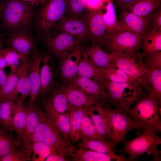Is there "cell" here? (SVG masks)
Here are the masks:
<instances>
[{
  "instance_id": "6da1fadb",
  "label": "cell",
  "mask_w": 161,
  "mask_h": 161,
  "mask_svg": "<svg viewBox=\"0 0 161 161\" xmlns=\"http://www.w3.org/2000/svg\"><path fill=\"white\" fill-rule=\"evenodd\" d=\"M36 10L34 6L21 0H4L0 19V30L9 32L31 30Z\"/></svg>"
},
{
  "instance_id": "7a4b0ae2",
  "label": "cell",
  "mask_w": 161,
  "mask_h": 161,
  "mask_svg": "<svg viewBox=\"0 0 161 161\" xmlns=\"http://www.w3.org/2000/svg\"><path fill=\"white\" fill-rule=\"evenodd\" d=\"M161 104L149 92L136 102L128 113L137 125L138 129H152L161 131Z\"/></svg>"
},
{
  "instance_id": "3957f363",
  "label": "cell",
  "mask_w": 161,
  "mask_h": 161,
  "mask_svg": "<svg viewBox=\"0 0 161 161\" xmlns=\"http://www.w3.org/2000/svg\"><path fill=\"white\" fill-rule=\"evenodd\" d=\"M102 83L108 94L107 102L115 108L127 112L146 93L138 82L118 84L105 80Z\"/></svg>"
},
{
  "instance_id": "277c9868",
  "label": "cell",
  "mask_w": 161,
  "mask_h": 161,
  "mask_svg": "<svg viewBox=\"0 0 161 161\" xmlns=\"http://www.w3.org/2000/svg\"><path fill=\"white\" fill-rule=\"evenodd\" d=\"M69 0H47L35 13L33 24L36 35L40 37L56 26L67 10Z\"/></svg>"
},
{
  "instance_id": "5b68a950",
  "label": "cell",
  "mask_w": 161,
  "mask_h": 161,
  "mask_svg": "<svg viewBox=\"0 0 161 161\" xmlns=\"http://www.w3.org/2000/svg\"><path fill=\"white\" fill-rule=\"evenodd\" d=\"M106 102H98L100 109L109 120L110 141L115 148L126 140V136L130 131L138 129V127L128 112L113 108Z\"/></svg>"
},
{
  "instance_id": "8992f818",
  "label": "cell",
  "mask_w": 161,
  "mask_h": 161,
  "mask_svg": "<svg viewBox=\"0 0 161 161\" xmlns=\"http://www.w3.org/2000/svg\"><path fill=\"white\" fill-rule=\"evenodd\" d=\"M43 142L64 157L69 156L76 150L71 144L68 143L56 128L49 121L45 113L40 111V121L31 140L34 142Z\"/></svg>"
},
{
  "instance_id": "52a82bcc",
  "label": "cell",
  "mask_w": 161,
  "mask_h": 161,
  "mask_svg": "<svg viewBox=\"0 0 161 161\" xmlns=\"http://www.w3.org/2000/svg\"><path fill=\"white\" fill-rule=\"evenodd\" d=\"M158 133L154 129H144L140 136L131 140H125L120 151L129 154L128 157L132 161L136 160L137 157L145 153L148 155L153 154L154 159L160 160L161 153L157 147L161 144V138Z\"/></svg>"
},
{
  "instance_id": "ba28073f",
  "label": "cell",
  "mask_w": 161,
  "mask_h": 161,
  "mask_svg": "<svg viewBox=\"0 0 161 161\" xmlns=\"http://www.w3.org/2000/svg\"><path fill=\"white\" fill-rule=\"evenodd\" d=\"M142 37L124 27L106 38L101 45L111 52L128 55L137 54Z\"/></svg>"
},
{
  "instance_id": "9c48e42d",
  "label": "cell",
  "mask_w": 161,
  "mask_h": 161,
  "mask_svg": "<svg viewBox=\"0 0 161 161\" xmlns=\"http://www.w3.org/2000/svg\"><path fill=\"white\" fill-rule=\"evenodd\" d=\"M112 62L129 75L137 80L148 92L151 88L148 81L146 70L140 57L137 54L128 55L110 52Z\"/></svg>"
},
{
  "instance_id": "30bf717a",
  "label": "cell",
  "mask_w": 161,
  "mask_h": 161,
  "mask_svg": "<svg viewBox=\"0 0 161 161\" xmlns=\"http://www.w3.org/2000/svg\"><path fill=\"white\" fill-rule=\"evenodd\" d=\"M6 41L7 45L21 55L30 57L37 49L36 38L31 30H18L9 32Z\"/></svg>"
},
{
  "instance_id": "8fae6325",
  "label": "cell",
  "mask_w": 161,
  "mask_h": 161,
  "mask_svg": "<svg viewBox=\"0 0 161 161\" xmlns=\"http://www.w3.org/2000/svg\"><path fill=\"white\" fill-rule=\"evenodd\" d=\"M41 37L43 38L45 44L58 59L72 51L82 42L79 39L62 32L55 36L46 34Z\"/></svg>"
},
{
  "instance_id": "7c38bea8",
  "label": "cell",
  "mask_w": 161,
  "mask_h": 161,
  "mask_svg": "<svg viewBox=\"0 0 161 161\" xmlns=\"http://www.w3.org/2000/svg\"><path fill=\"white\" fill-rule=\"evenodd\" d=\"M27 113L25 128L21 140V150L26 155V160H30L31 152V140L40 121V109L34 104L27 107Z\"/></svg>"
},
{
  "instance_id": "4fadbf2b",
  "label": "cell",
  "mask_w": 161,
  "mask_h": 161,
  "mask_svg": "<svg viewBox=\"0 0 161 161\" xmlns=\"http://www.w3.org/2000/svg\"><path fill=\"white\" fill-rule=\"evenodd\" d=\"M82 52L79 45L59 58L60 73L63 86L68 84L76 75Z\"/></svg>"
},
{
  "instance_id": "5bb4252c",
  "label": "cell",
  "mask_w": 161,
  "mask_h": 161,
  "mask_svg": "<svg viewBox=\"0 0 161 161\" xmlns=\"http://www.w3.org/2000/svg\"><path fill=\"white\" fill-rule=\"evenodd\" d=\"M43 106L49 121L59 131L66 141L71 144V128L68 114L56 112L48 100L44 101Z\"/></svg>"
},
{
  "instance_id": "9a60e30c",
  "label": "cell",
  "mask_w": 161,
  "mask_h": 161,
  "mask_svg": "<svg viewBox=\"0 0 161 161\" xmlns=\"http://www.w3.org/2000/svg\"><path fill=\"white\" fill-rule=\"evenodd\" d=\"M57 26L61 32L68 34L82 41L90 38L86 22L83 16L76 18L64 16Z\"/></svg>"
},
{
  "instance_id": "2e32d148",
  "label": "cell",
  "mask_w": 161,
  "mask_h": 161,
  "mask_svg": "<svg viewBox=\"0 0 161 161\" xmlns=\"http://www.w3.org/2000/svg\"><path fill=\"white\" fill-rule=\"evenodd\" d=\"M152 13L146 16H140L124 10L121 14V20L119 22L122 27L143 37L149 30Z\"/></svg>"
},
{
  "instance_id": "e0dca14e",
  "label": "cell",
  "mask_w": 161,
  "mask_h": 161,
  "mask_svg": "<svg viewBox=\"0 0 161 161\" xmlns=\"http://www.w3.org/2000/svg\"><path fill=\"white\" fill-rule=\"evenodd\" d=\"M44 54L37 49L32 53L31 61L28 68L30 83V103L31 106L34 104L40 95V65Z\"/></svg>"
},
{
  "instance_id": "ac0fdd59",
  "label": "cell",
  "mask_w": 161,
  "mask_h": 161,
  "mask_svg": "<svg viewBox=\"0 0 161 161\" xmlns=\"http://www.w3.org/2000/svg\"><path fill=\"white\" fill-rule=\"evenodd\" d=\"M69 83L77 87L98 101L107 102L108 94L102 82L76 75Z\"/></svg>"
},
{
  "instance_id": "d6986e66",
  "label": "cell",
  "mask_w": 161,
  "mask_h": 161,
  "mask_svg": "<svg viewBox=\"0 0 161 161\" xmlns=\"http://www.w3.org/2000/svg\"><path fill=\"white\" fill-rule=\"evenodd\" d=\"M82 16L86 22L90 38L96 44H101L107 37L106 26L101 14L98 12L85 10Z\"/></svg>"
},
{
  "instance_id": "ffe728a7",
  "label": "cell",
  "mask_w": 161,
  "mask_h": 161,
  "mask_svg": "<svg viewBox=\"0 0 161 161\" xmlns=\"http://www.w3.org/2000/svg\"><path fill=\"white\" fill-rule=\"evenodd\" d=\"M32 58L22 62L18 67L12 74H9L5 82L0 88V102L6 100H15L18 94L16 90L19 76L21 72L30 64Z\"/></svg>"
},
{
  "instance_id": "44dd1931",
  "label": "cell",
  "mask_w": 161,
  "mask_h": 161,
  "mask_svg": "<svg viewBox=\"0 0 161 161\" xmlns=\"http://www.w3.org/2000/svg\"><path fill=\"white\" fill-rule=\"evenodd\" d=\"M63 92L69 103L77 106H93L98 101L77 87L70 84L59 88Z\"/></svg>"
},
{
  "instance_id": "7402d4cb",
  "label": "cell",
  "mask_w": 161,
  "mask_h": 161,
  "mask_svg": "<svg viewBox=\"0 0 161 161\" xmlns=\"http://www.w3.org/2000/svg\"><path fill=\"white\" fill-rule=\"evenodd\" d=\"M80 148L91 150L110 155L114 160L119 161H131L124 154L117 155L115 153V148L111 141L98 140H82L78 143Z\"/></svg>"
},
{
  "instance_id": "603a6c76",
  "label": "cell",
  "mask_w": 161,
  "mask_h": 161,
  "mask_svg": "<svg viewBox=\"0 0 161 161\" xmlns=\"http://www.w3.org/2000/svg\"><path fill=\"white\" fill-rule=\"evenodd\" d=\"M41 63L40 95L44 97L54 87L55 73L53 65L49 55H44Z\"/></svg>"
},
{
  "instance_id": "cb8c5ba5",
  "label": "cell",
  "mask_w": 161,
  "mask_h": 161,
  "mask_svg": "<svg viewBox=\"0 0 161 161\" xmlns=\"http://www.w3.org/2000/svg\"><path fill=\"white\" fill-rule=\"evenodd\" d=\"M88 113L98 134L105 140L110 141L109 121L100 109L98 102L94 106H90Z\"/></svg>"
},
{
  "instance_id": "d4e9b609",
  "label": "cell",
  "mask_w": 161,
  "mask_h": 161,
  "mask_svg": "<svg viewBox=\"0 0 161 161\" xmlns=\"http://www.w3.org/2000/svg\"><path fill=\"white\" fill-rule=\"evenodd\" d=\"M76 75L100 82L105 81L100 69L93 64L85 51L82 52Z\"/></svg>"
},
{
  "instance_id": "484cf974",
  "label": "cell",
  "mask_w": 161,
  "mask_h": 161,
  "mask_svg": "<svg viewBox=\"0 0 161 161\" xmlns=\"http://www.w3.org/2000/svg\"><path fill=\"white\" fill-rule=\"evenodd\" d=\"M14 102L12 130L17 135V140H21L25 128L27 113V108L24 105V101L19 98Z\"/></svg>"
},
{
  "instance_id": "4316f807",
  "label": "cell",
  "mask_w": 161,
  "mask_h": 161,
  "mask_svg": "<svg viewBox=\"0 0 161 161\" xmlns=\"http://www.w3.org/2000/svg\"><path fill=\"white\" fill-rule=\"evenodd\" d=\"M89 106L77 107L70 104L67 113L70 118L71 128V140L72 143H78L79 141V133L81 121Z\"/></svg>"
},
{
  "instance_id": "83f0119b",
  "label": "cell",
  "mask_w": 161,
  "mask_h": 161,
  "mask_svg": "<svg viewBox=\"0 0 161 161\" xmlns=\"http://www.w3.org/2000/svg\"><path fill=\"white\" fill-rule=\"evenodd\" d=\"M143 55L146 56L161 51V30L152 29L143 36Z\"/></svg>"
},
{
  "instance_id": "f1b7e54d",
  "label": "cell",
  "mask_w": 161,
  "mask_h": 161,
  "mask_svg": "<svg viewBox=\"0 0 161 161\" xmlns=\"http://www.w3.org/2000/svg\"><path fill=\"white\" fill-rule=\"evenodd\" d=\"M85 51L92 62L99 69L105 68L113 63L110 54L104 52L98 44H93Z\"/></svg>"
},
{
  "instance_id": "f546056e",
  "label": "cell",
  "mask_w": 161,
  "mask_h": 161,
  "mask_svg": "<svg viewBox=\"0 0 161 161\" xmlns=\"http://www.w3.org/2000/svg\"><path fill=\"white\" fill-rule=\"evenodd\" d=\"M99 13L106 26V38L122 28L117 20L115 7L112 0L109 1L104 9Z\"/></svg>"
},
{
  "instance_id": "4dcf8cb0",
  "label": "cell",
  "mask_w": 161,
  "mask_h": 161,
  "mask_svg": "<svg viewBox=\"0 0 161 161\" xmlns=\"http://www.w3.org/2000/svg\"><path fill=\"white\" fill-rule=\"evenodd\" d=\"M100 69L105 80L118 84L138 82L119 69L113 63L105 68Z\"/></svg>"
},
{
  "instance_id": "1f68e13d",
  "label": "cell",
  "mask_w": 161,
  "mask_h": 161,
  "mask_svg": "<svg viewBox=\"0 0 161 161\" xmlns=\"http://www.w3.org/2000/svg\"><path fill=\"white\" fill-rule=\"evenodd\" d=\"M161 0H135L124 10L140 16H146L151 13L160 4Z\"/></svg>"
},
{
  "instance_id": "d6a6232c",
  "label": "cell",
  "mask_w": 161,
  "mask_h": 161,
  "mask_svg": "<svg viewBox=\"0 0 161 161\" xmlns=\"http://www.w3.org/2000/svg\"><path fill=\"white\" fill-rule=\"evenodd\" d=\"M75 161H109L114 160L109 155L80 148L70 155Z\"/></svg>"
},
{
  "instance_id": "836d02e7",
  "label": "cell",
  "mask_w": 161,
  "mask_h": 161,
  "mask_svg": "<svg viewBox=\"0 0 161 161\" xmlns=\"http://www.w3.org/2000/svg\"><path fill=\"white\" fill-rule=\"evenodd\" d=\"M89 107L81 121L79 133L78 140H94L106 141L101 137L97 132L94 125L89 115Z\"/></svg>"
},
{
  "instance_id": "e575fe53",
  "label": "cell",
  "mask_w": 161,
  "mask_h": 161,
  "mask_svg": "<svg viewBox=\"0 0 161 161\" xmlns=\"http://www.w3.org/2000/svg\"><path fill=\"white\" fill-rule=\"evenodd\" d=\"M146 75L151 88L149 92L161 103V68L152 67L146 68Z\"/></svg>"
},
{
  "instance_id": "d590c367",
  "label": "cell",
  "mask_w": 161,
  "mask_h": 161,
  "mask_svg": "<svg viewBox=\"0 0 161 161\" xmlns=\"http://www.w3.org/2000/svg\"><path fill=\"white\" fill-rule=\"evenodd\" d=\"M15 101L8 99L0 102V126L8 131L12 130Z\"/></svg>"
},
{
  "instance_id": "8d00e7d4",
  "label": "cell",
  "mask_w": 161,
  "mask_h": 161,
  "mask_svg": "<svg viewBox=\"0 0 161 161\" xmlns=\"http://www.w3.org/2000/svg\"><path fill=\"white\" fill-rule=\"evenodd\" d=\"M2 53L7 66L11 69L10 74L13 73L18 67L21 62L28 60L30 57L24 56L11 47L2 48Z\"/></svg>"
},
{
  "instance_id": "74e56055",
  "label": "cell",
  "mask_w": 161,
  "mask_h": 161,
  "mask_svg": "<svg viewBox=\"0 0 161 161\" xmlns=\"http://www.w3.org/2000/svg\"><path fill=\"white\" fill-rule=\"evenodd\" d=\"M48 101L57 112L63 114L67 113L70 104L65 95L59 88L54 90Z\"/></svg>"
},
{
  "instance_id": "f35d334b",
  "label": "cell",
  "mask_w": 161,
  "mask_h": 161,
  "mask_svg": "<svg viewBox=\"0 0 161 161\" xmlns=\"http://www.w3.org/2000/svg\"><path fill=\"white\" fill-rule=\"evenodd\" d=\"M0 127V158L10 151L17 148V139Z\"/></svg>"
},
{
  "instance_id": "ab89813d",
  "label": "cell",
  "mask_w": 161,
  "mask_h": 161,
  "mask_svg": "<svg viewBox=\"0 0 161 161\" xmlns=\"http://www.w3.org/2000/svg\"><path fill=\"white\" fill-rule=\"evenodd\" d=\"M51 149V147L43 142H32L30 160L35 161L45 160L50 154Z\"/></svg>"
},
{
  "instance_id": "60d3db41",
  "label": "cell",
  "mask_w": 161,
  "mask_h": 161,
  "mask_svg": "<svg viewBox=\"0 0 161 161\" xmlns=\"http://www.w3.org/2000/svg\"><path fill=\"white\" fill-rule=\"evenodd\" d=\"M29 66L20 74L16 88L17 93H20L21 95L19 98L24 102L26 98L30 95V83L28 72Z\"/></svg>"
},
{
  "instance_id": "b9f144b4",
  "label": "cell",
  "mask_w": 161,
  "mask_h": 161,
  "mask_svg": "<svg viewBox=\"0 0 161 161\" xmlns=\"http://www.w3.org/2000/svg\"><path fill=\"white\" fill-rule=\"evenodd\" d=\"M86 0H69L67 10L69 16L73 18L80 17L86 10Z\"/></svg>"
},
{
  "instance_id": "7bdbcfd3",
  "label": "cell",
  "mask_w": 161,
  "mask_h": 161,
  "mask_svg": "<svg viewBox=\"0 0 161 161\" xmlns=\"http://www.w3.org/2000/svg\"><path fill=\"white\" fill-rule=\"evenodd\" d=\"M26 154L17 148L12 150L0 158V161H24Z\"/></svg>"
},
{
  "instance_id": "ee69618b",
  "label": "cell",
  "mask_w": 161,
  "mask_h": 161,
  "mask_svg": "<svg viewBox=\"0 0 161 161\" xmlns=\"http://www.w3.org/2000/svg\"><path fill=\"white\" fill-rule=\"evenodd\" d=\"M111 0H86V10L99 12L103 10Z\"/></svg>"
},
{
  "instance_id": "f6af8a7d",
  "label": "cell",
  "mask_w": 161,
  "mask_h": 161,
  "mask_svg": "<svg viewBox=\"0 0 161 161\" xmlns=\"http://www.w3.org/2000/svg\"><path fill=\"white\" fill-rule=\"evenodd\" d=\"M146 59L143 62L146 68L151 67L161 68V51L146 56Z\"/></svg>"
},
{
  "instance_id": "bcb514c9",
  "label": "cell",
  "mask_w": 161,
  "mask_h": 161,
  "mask_svg": "<svg viewBox=\"0 0 161 161\" xmlns=\"http://www.w3.org/2000/svg\"><path fill=\"white\" fill-rule=\"evenodd\" d=\"M152 28L161 30V10L160 8L157 12L152 13L151 21Z\"/></svg>"
},
{
  "instance_id": "7dc6e473",
  "label": "cell",
  "mask_w": 161,
  "mask_h": 161,
  "mask_svg": "<svg viewBox=\"0 0 161 161\" xmlns=\"http://www.w3.org/2000/svg\"><path fill=\"white\" fill-rule=\"evenodd\" d=\"M46 161H66L64 157L60 155L53 148H52L50 154L46 158Z\"/></svg>"
},
{
  "instance_id": "c3c4849f",
  "label": "cell",
  "mask_w": 161,
  "mask_h": 161,
  "mask_svg": "<svg viewBox=\"0 0 161 161\" xmlns=\"http://www.w3.org/2000/svg\"><path fill=\"white\" fill-rule=\"evenodd\" d=\"M135 0H117V5L120 7L124 9Z\"/></svg>"
},
{
  "instance_id": "681fc988",
  "label": "cell",
  "mask_w": 161,
  "mask_h": 161,
  "mask_svg": "<svg viewBox=\"0 0 161 161\" xmlns=\"http://www.w3.org/2000/svg\"><path fill=\"white\" fill-rule=\"evenodd\" d=\"M7 76L4 72V69H0V88L6 81Z\"/></svg>"
},
{
  "instance_id": "f907efd6",
  "label": "cell",
  "mask_w": 161,
  "mask_h": 161,
  "mask_svg": "<svg viewBox=\"0 0 161 161\" xmlns=\"http://www.w3.org/2000/svg\"><path fill=\"white\" fill-rule=\"evenodd\" d=\"M2 47H0V69H4L5 67L7 64L3 56L2 51Z\"/></svg>"
},
{
  "instance_id": "816d5d0a",
  "label": "cell",
  "mask_w": 161,
  "mask_h": 161,
  "mask_svg": "<svg viewBox=\"0 0 161 161\" xmlns=\"http://www.w3.org/2000/svg\"><path fill=\"white\" fill-rule=\"evenodd\" d=\"M25 2L29 3L35 6L39 4H43L47 0H21Z\"/></svg>"
},
{
  "instance_id": "f5cc1de1",
  "label": "cell",
  "mask_w": 161,
  "mask_h": 161,
  "mask_svg": "<svg viewBox=\"0 0 161 161\" xmlns=\"http://www.w3.org/2000/svg\"><path fill=\"white\" fill-rule=\"evenodd\" d=\"M4 41V36L3 34L0 32V47H2V44H3Z\"/></svg>"
},
{
  "instance_id": "db71d44e",
  "label": "cell",
  "mask_w": 161,
  "mask_h": 161,
  "mask_svg": "<svg viewBox=\"0 0 161 161\" xmlns=\"http://www.w3.org/2000/svg\"><path fill=\"white\" fill-rule=\"evenodd\" d=\"M4 0H0V19Z\"/></svg>"
},
{
  "instance_id": "11a10c76",
  "label": "cell",
  "mask_w": 161,
  "mask_h": 161,
  "mask_svg": "<svg viewBox=\"0 0 161 161\" xmlns=\"http://www.w3.org/2000/svg\"><path fill=\"white\" fill-rule=\"evenodd\" d=\"M0 127H1L0 126Z\"/></svg>"
}]
</instances>
